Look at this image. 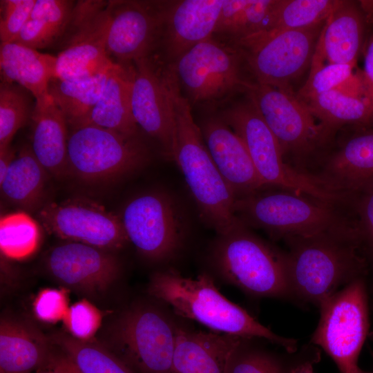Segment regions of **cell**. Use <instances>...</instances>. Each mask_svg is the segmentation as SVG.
I'll return each mask as SVG.
<instances>
[{
  "mask_svg": "<svg viewBox=\"0 0 373 373\" xmlns=\"http://www.w3.org/2000/svg\"><path fill=\"white\" fill-rule=\"evenodd\" d=\"M244 60L240 50L213 37L193 47L171 64L190 104H214L238 92L250 82L243 78Z\"/></svg>",
  "mask_w": 373,
  "mask_h": 373,
  "instance_id": "obj_12",
  "label": "cell"
},
{
  "mask_svg": "<svg viewBox=\"0 0 373 373\" xmlns=\"http://www.w3.org/2000/svg\"><path fill=\"white\" fill-rule=\"evenodd\" d=\"M365 18V35L362 52L364 55V68L361 70L367 99L371 110L373 128V1H359Z\"/></svg>",
  "mask_w": 373,
  "mask_h": 373,
  "instance_id": "obj_43",
  "label": "cell"
},
{
  "mask_svg": "<svg viewBox=\"0 0 373 373\" xmlns=\"http://www.w3.org/2000/svg\"><path fill=\"white\" fill-rule=\"evenodd\" d=\"M247 338L234 354L227 373H289L283 361L261 350L248 347Z\"/></svg>",
  "mask_w": 373,
  "mask_h": 373,
  "instance_id": "obj_38",
  "label": "cell"
},
{
  "mask_svg": "<svg viewBox=\"0 0 373 373\" xmlns=\"http://www.w3.org/2000/svg\"><path fill=\"white\" fill-rule=\"evenodd\" d=\"M132 83L131 66L126 68L117 64L111 72L86 124L136 135L138 125L132 112Z\"/></svg>",
  "mask_w": 373,
  "mask_h": 373,
  "instance_id": "obj_27",
  "label": "cell"
},
{
  "mask_svg": "<svg viewBox=\"0 0 373 373\" xmlns=\"http://www.w3.org/2000/svg\"><path fill=\"white\" fill-rule=\"evenodd\" d=\"M276 2L224 0L214 34L225 36L233 44L262 30Z\"/></svg>",
  "mask_w": 373,
  "mask_h": 373,
  "instance_id": "obj_32",
  "label": "cell"
},
{
  "mask_svg": "<svg viewBox=\"0 0 373 373\" xmlns=\"http://www.w3.org/2000/svg\"><path fill=\"white\" fill-rule=\"evenodd\" d=\"M164 21V12L156 14L142 3L108 1L105 14V42L108 56L115 57L121 65L149 57Z\"/></svg>",
  "mask_w": 373,
  "mask_h": 373,
  "instance_id": "obj_16",
  "label": "cell"
},
{
  "mask_svg": "<svg viewBox=\"0 0 373 373\" xmlns=\"http://www.w3.org/2000/svg\"><path fill=\"white\" fill-rule=\"evenodd\" d=\"M108 1H80L75 3L63 47L56 62L55 77L73 79L95 75L113 67L105 42Z\"/></svg>",
  "mask_w": 373,
  "mask_h": 373,
  "instance_id": "obj_14",
  "label": "cell"
},
{
  "mask_svg": "<svg viewBox=\"0 0 373 373\" xmlns=\"http://www.w3.org/2000/svg\"><path fill=\"white\" fill-rule=\"evenodd\" d=\"M247 338L177 326L173 373H227Z\"/></svg>",
  "mask_w": 373,
  "mask_h": 373,
  "instance_id": "obj_22",
  "label": "cell"
},
{
  "mask_svg": "<svg viewBox=\"0 0 373 373\" xmlns=\"http://www.w3.org/2000/svg\"><path fill=\"white\" fill-rule=\"evenodd\" d=\"M218 236L212 258L226 282L256 296L292 298L285 252L257 236L242 222Z\"/></svg>",
  "mask_w": 373,
  "mask_h": 373,
  "instance_id": "obj_5",
  "label": "cell"
},
{
  "mask_svg": "<svg viewBox=\"0 0 373 373\" xmlns=\"http://www.w3.org/2000/svg\"><path fill=\"white\" fill-rule=\"evenodd\" d=\"M352 129L337 148L321 158L320 169L309 175L342 197L373 179V128Z\"/></svg>",
  "mask_w": 373,
  "mask_h": 373,
  "instance_id": "obj_19",
  "label": "cell"
},
{
  "mask_svg": "<svg viewBox=\"0 0 373 373\" xmlns=\"http://www.w3.org/2000/svg\"><path fill=\"white\" fill-rule=\"evenodd\" d=\"M68 140V173L86 182L114 180L145 166L147 146L137 135H128L86 124L70 129Z\"/></svg>",
  "mask_w": 373,
  "mask_h": 373,
  "instance_id": "obj_10",
  "label": "cell"
},
{
  "mask_svg": "<svg viewBox=\"0 0 373 373\" xmlns=\"http://www.w3.org/2000/svg\"><path fill=\"white\" fill-rule=\"evenodd\" d=\"M102 321L100 311L87 300H79L68 307L63 319L69 335L80 341H90Z\"/></svg>",
  "mask_w": 373,
  "mask_h": 373,
  "instance_id": "obj_40",
  "label": "cell"
},
{
  "mask_svg": "<svg viewBox=\"0 0 373 373\" xmlns=\"http://www.w3.org/2000/svg\"><path fill=\"white\" fill-rule=\"evenodd\" d=\"M60 350H52L44 363L31 373H82L72 358Z\"/></svg>",
  "mask_w": 373,
  "mask_h": 373,
  "instance_id": "obj_44",
  "label": "cell"
},
{
  "mask_svg": "<svg viewBox=\"0 0 373 373\" xmlns=\"http://www.w3.org/2000/svg\"><path fill=\"white\" fill-rule=\"evenodd\" d=\"M163 74L175 124L173 160L183 174L201 218L218 235L226 234L240 222L233 211L236 197L208 151L173 67L164 68Z\"/></svg>",
  "mask_w": 373,
  "mask_h": 373,
  "instance_id": "obj_2",
  "label": "cell"
},
{
  "mask_svg": "<svg viewBox=\"0 0 373 373\" xmlns=\"http://www.w3.org/2000/svg\"><path fill=\"white\" fill-rule=\"evenodd\" d=\"M301 101L314 118L334 135L345 125L372 128L371 110L365 99L332 90Z\"/></svg>",
  "mask_w": 373,
  "mask_h": 373,
  "instance_id": "obj_30",
  "label": "cell"
},
{
  "mask_svg": "<svg viewBox=\"0 0 373 373\" xmlns=\"http://www.w3.org/2000/svg\"><path fill=\"white\" fill-rule=\"evenodd\" d=\"M338 2V0H276L265 27L260 32L299 29L325 22Z\"/></svg>",
  "mask_w": 373,
  "mask_h": 373,
  "instance_id": "obj_33",
  "label": "cell"
},
{
  "mask_svg": "<svg viewBox=\"0 0 373 373\" xmlns=\"http://www.w3.org/2000/svg\"><path fill=\"white\" fill-rule=\"evenodd\" d=\"M68 291L62 289H44L33 303L35 316L41 321L55 323L63 321L68 309Z\"/></svg>",
  "mask_w": 373,
  "mask_h": 373,
  "instance_id": "obj_42",
  "label": "cell"
},
{
  "mask_svg": "<svg viewBox=\"0 0 373 373\" xmlns=\"http://www.w3.org/2000/svg\"><path fill=\"white\" fill-rule=\"evenodd\" d=\"M148 293L169 305L181 317L195 321L212 332L244 338H261L289 353L297 350V341L280 336L266 327L242 307L228 300L207 274L185 277L175 270L154 274Z\"/></svg>",
  "mask_w": 373,
  "mask_h": 373,
  "instance_id": "obj_3",
  "label": "cell"
},
{
  "mask_svg": "<svg viewBox=\"0 0 373 373\" xmlns=\"http://www.w3.org/2000/svg\"><path fill=\"white\" fill-rule=\"evenodd\" d=\"M356 64H327L310 72L305 85L296 93L305 99L338 88L352 74Z\"/></svg>",
  "mask_w": 373,
  "mask_h": 373,
  "instance_id": "obj_39",
  "label": "cell"
},
{
  "mask_svg": "<svg viewBox=\"0 0 373 373\" xmlns=\"http://www.w3.org/2000/svg\"><path fill=\"white\" fill-rule=\"evenodd\" d=\"M370 259L371 260L372 265H373V256L370 257Z\"/></svg>",
  "mask_w": 373,
  "mask_h": 373,
  "instance_id": "obj_48",
  "label": "cell"
},
{
  "mask_svg": "<svg viewBox=\"0 0 373 373\" xmlns=\"http://www.w3.org/2000/svg\"><path fill=\"white\" fill-rule=\"evenodd\" d=\"M36 1H1V43L15 41L28 20Z\"/></svg>",
  "mask_w": 373,
  "mask_h": 373,
  "instance_id": "obj_41",
  "label": "cell"
},
{
  "mask_svg": "<svg viewBox=\"0 0 373 373\" xmlns=\"http://www.w3.org/2000/svg\"><path fill=\"white\" fill-rule=\"evenodd\" d=\"M41 240L38 223L25 212L4 215L0 220V249L10 259L23 260L33 254Z\"/></svg>",
  "mask_w": 373,
  "mask_h": 373,
  "instance_id": "obj_35",
  "label": "cell"
},
{
  "mask_svg": "<svg viewBox=\"0 0 373 373\" xmlns=\"http://www.w3.org/2000/svg\"><path fill=\"white\" fill-rule=\"evenodd\" d=\"M38 218L46 231L60 238L108 251L120 249L129 241L121 216L87 199L48 203Z\"/></svg>",
  "mask_w": 373,
  "mask_h": 373,
  "instance_id": "obj_15",
  "label": "cell"
},
{
  "mask_svg": "<svg viewBox=\"0 0 373 373\" xmlns=\"http://www.w3.org/2000/svg\"><path fill=\"white\" fill-rule=\"evenodd\" d=\"M285 241L292 298L319 307L341 286L366 273L368 256L354 225Z\"/></svg>",
  "mask_w": 373,
  "mask_h": 373,
  "instance_id": "obj_1",
  "label": "cell"
},
{
  "mask_svg": "<svg viewBox=\"0 0 373 373\" xmlns=\"http://www.w3.org/2000/svg\"><path fill=\"white\" fill-rule=\"evenodd\" d=\"M46 172L31 146H24L0 182L2 193L12 203L33 210L39 205L43 198Z\"/></svg>",
  "mask_w": 373,
  "mask_h": 373,
  "instance_id": "obj_29",
  "label": "cell"
},
{
  "mask_svg": "<svg viewBox=\"0 0 373 373\" xmlns=\"http://www.w3.org/2000/svg\"><path fill=\"white\" fill-rule=\"evenodd\" d=\"M200 128L215 164L236 199L268 188L259 178L242 140L220 115L208 117Z\"/></svg>",
  "mask_w": 373,
  "mask_h": 373,
  "instance_id": "obj_20",
  "label": "cell"
},
{
  "mask_svg": "<svg viewBox=\"0 0 373 373\" xmlns=\"http://www.w3.org/2000/svg\"><path fill=\"white\" fill-rule=\"evenodd\" d=\"M133 63L131 107L135 120L158 142L164 155L173 160L175 124L163 70L156 68L150 57Z\"/></svg>",
  "mask_w": 373,
  "mask_h": 373,
  "instance_id": "obj_17",
  "label": "cell"
},
{
  "mask_svg": "<svg viewBox=\"0 0 373 373\" xmlns=\"http://www.w3.org/2000/svg\"><path fill=\"white\" fill-rule=\"evenodd\" d=\"M220 116L242 140L266 186L291 190L327 202H343L341 196L285 162L277 139L248 97L224 109Z\"/></svg>",
  "mask_w": 373,
  "mask_h": 373,
  "instance_id": "obj_7",
  "label": "cell"
},
{
  "mask_svg": "<svg viewBox=\"0 0 373 373\" xmlns=\"http://www.w3.org/2000/svg\"><path fill=\"white\" fill-rule=\"evenodd\" d=\"M319 358V354L316 353L314 356L305 359L293 366L289 373H314V364L318 361Z\"/></svg>",
  "mask_w": 373,
  "mask_h": 373,
  "instance_id": "obj_46",
  "label": "cell"
},
{
  "mask_svg": "<svg viewBox=\"0 0 373 373\" xmlns=\"http://www.w3.org/2000/svg\"><path fill=\"white\" fill-rule=\"evenodd\" d=\"M121 219L128 240L151 260L169 259L183 243L186 220L179 204L168 193L149 192L132 199Z\"/></svg>",
  "mask_w": 373,
  "mask_h": 373,
  "instance_id": "obj_13",
  "label": "cell"
},
{
  "mask_svg": "<svg viewBox=\"0 0 373 373\" xmlns=\"http://www.w3.org/2000/svg\"><path fill=\"white\" fill-rule=\"evenodd\" d=\"M353 373H373L370 372L363 371L359 367H358Z\"/></svg>",
  "mask_w": 373,
  "mask_h": 373,
  "instance_id": "obj_47",
  "label": "cell"
},
{
  "mask_svg": "<svg viewBox=\"0 0 373 373\" xmlns=\"http://www.w3.org/2000/svg\"><path fill=\"white\" fill-rule=\"evenodd\" d=\"M224 1L184 0L164 12V46L171 64L213 37Z\"/></svg>",
  "mask_w": 373,
  "mask_h": 373,
  "instance_id": "obj_23",
  "label": "cell"
},
{
  "mask_svg": "<svg viewBox=\"0 0 373 373\" xmlns=\"http://www.w3.org/2000/svg\"><path fill=\"white\" fill-rule=\"evenodd\" d=\"M32 97L17 84L1 82L0 150L10 146L17 131L31 119L35 104Z\"/></svg>",
  "mask_w": 373,
  "mask_h": 373,
  "instance_id": "obj_36",
  "label": "cell"
},
{
  "mask_svg": "<svg viewBox=\"0 0 373 373\" xmlns=\"http://www.w3.org/2000/svg\"><path fill=\"white\" fill-rule=\"evenodd\" d=\"M245 93L277 139L285 162L287 158L297 171L304 173L307 162L324 151L334 135L314 118L293 90L250 82Z\"/></svg>",
  "mask_w": 373,
  "mask_h": 373,
  "instance_id": "obj_6",
  "label": "cell"
},
{
  "mask_svg": "<svg viewBox=\"0 0 373 373\" xmlns=\"http://www.w3.org/2000/svg\"><path fill=\"white\" fill-rule=\"evenodd\" d=\"M75 6L72 1L37 0L28 20L14 42L35 50L52 45L64 36Z\"/></svg>",
  "mask_w": 373,
  "mask_h": 373,
  "instance_id": "obj_31",
  "label": "cell"
},
{
  "mask_svg": "<svg viewBox=\"0 0 373 373\" xmlns=\"http://www.w3.org/2000/svg\"><path fill=\"white\" fill-rule=\"evenodd\" d=\"M320 319L311 342L334 361L340 373H353L369 331L363 277L339 289L319 305Z\"/></svg>",
  "mask_w": 373,
  "mask_h": 373,
  "instance_id": "obj_11",
  "label": "cell"
},
{
  "mask_svg": "<svg viewBox=\"0 0 373 373\" xmlns=\"http://www.w3.org/2000/svg\"><path fill=\"white\" fill-rule=\"evenodd\" d=\"M365 18L359 1H341L327 19L310 66L314 71L328 64H356L365 35Z\"/></svg>",
  "mask_w": 373,
  "mask_h": 373,
  "instance_id": "obj_21",
  "label": "cell"
},
{
  "mask_svg": "<svg viewBox=\"0 0 373 373\" xmlns=\"http://www.w3.org/2000/svg\"><path fill=\"white\" fill-rule=\"evenodd\" d=\"M32 150L48 172L57 178L68 173V124L48 93L35 99L31 117Z\"/></svg>",
  "mask_w": 373,
  "mask_h": 373,
  "instance_id": "obj_24",
  "label": "cell"
},
{
  "mask_svg": "<svg viewBox=\"0 0 373 373\" xmlns=\"http://www.w3.org/2000/svg\"><path fill=\"white\" fill-rule=\"evenodd\" d=\"M53 342L66 353L82 373H135L109 349L90 341L57 334Z\"/></svg>",
  "mask_w": 373,
  "mask_h": 373,
  "instance_id": "obj_34",
  "label": "cell"
},
{
  "mask_svg": "<svg viewBox=\"0 0 373 373\" xmlns=\"http://www.w3.org/2000/svg\"><path fill=\"white\" fill-rule=\"evenodd\" d=\"M52 350L48 338L24 321L3 318L0 323V373H31Z\"/></svg>",
  "mask_w": 373,
  "mask_h": 373,
  "instance_id": "obj_25",
  "label": "cell"
},
{
  "mask_svg": "<svg viewBox=\"0 0 373 373\" xmlns=\"http://www.w3.org/2000/svg\"><path fill=\"white\" fill-rule=\"evenodd\" d=\"M368 258L373 256V179L344 194Z\"/></svg>",
  "mask_w": 373,
  "mask_h": 373,
  "instance_id": "obj_37",
  "label": "cell"
},
{
  "mask_svg": "<svg viewBox=\"0 0 373 373\" xmlns=\"http://www.w3.org/2000/svg\"><path fill=\"white\" fill-rule=\"evenodd\" d=\"M56 57L17 42L0 45L1 82L22 86L35 99L48 93V84L56 75Z\"/></svg>",
  "mask_w": 373,
  "mask_h": 373,
  "instance_id": "obj_26",
  "label": "cell"
},
{
  "mask_svg": "<svg viewBox=\"0 0 373 373\" xmlns=\"http://www.w3.org/2000/svg\"><path fill=\"white\" fill-rule=\"evenodd\" d=\"M176 329L158 309L135 305L111 325L108 349L134 372L173 373Z\"/></svg>",
  "mask_w": 373,
  "mask_h": 373,
  "instance_id": "obj_8",
  "label": "cell"
},
{
  "mask_svg": "<svg viewBox=\"0 0 373 373\" xmlns=\"http://www.w3.org/2000/svg\"><path fill=\"white\" fill-rule=\"evenodd\" d=\"M325 21L299 29L259 32L233 46L241 52L255 82L292 90V82L311 66Z\"/></svg>",
  "mask_w": 373,
  "mask_h": 373,
  "instance_id": "obj_9",
  "label": "cell"
},
{
  "mask_svg": "<svg viewBox=\"0 0 373 373\" xmlns=\"http://www.w3.org/2000/svg\"><path fill=\"white\" fill-rule=\"evenodd\" d=\"M116 64L93 76L61 79L52 78L48 93L63 113L70 129L86 125Z\"/></svg>",
  "mask_w": 373,
  "mask_h": 373,
  "instance_id": "obj_28",
  "label": "cell"
},
{
  "mask_svg": "<svg viewBox=\"0 0 373 373\" xmlns=\"http://www.w3.org/2000/svg\"><path fill=\"white\" fill-rule=\"evenodd\" d=\"M15 156V151L10 146L0 150V182L4 179Z\"/></svg>",
  "mask_w": 373,
  "mask_h": 373,
  "instance_id": "obj_45",
  "label": "cell"
},
{
  "mask_svg": "<svg viewBox=\"0 0 373 373\" xmlns=\"http://www.w3.org/2000/svg\"><path fill=\"white\" fill-rule=\"evenodd\" d=\"M264 189L237 198L233 211L245 225L261 229L274 239L285 240L355 226L344 204L282 188L266 192Z\"/></svg>",
  "mask_w": 373,
  "mask_h": 373,
  "instance_id": "obj_4",
  "label": "cell"
},
{
  "mask_svg": "<svg viewBox=\"0 0 373 373\" xmlns=\"http://www.w3.org/2000/svg\"><path fill=\"white\" fill-rule=\"evenodd\" d=\"M46 265L59 283L90 295L106 291L120 273L119 262L110 251L73 241L54 247Z\"/></svg>",
  "mask_w": 373,
  "mask_h": 373,
  "instance_id": "obj_18",
  "label": "cell"
}]
</instances>
